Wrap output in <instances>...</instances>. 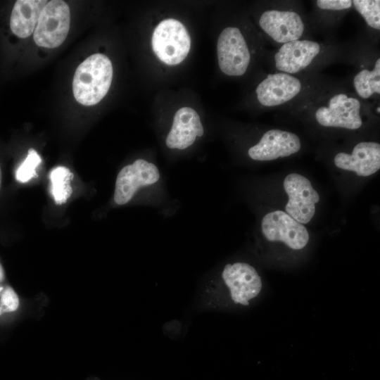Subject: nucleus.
I'll return each instance as SVG.
<instances>
[{
  "instance_id": "nucleus-1",
  "label": "nucleus",
  "mask_w": 380,
  "mask_h": 380,
  "mask_svg": "<svg viewBox=\"0 0 380 380\" xmlns=\"http://www.w3.org/2000/svg\"><path fill=\"white\" fill-rule=\"evenodd\" d=\"M112 79L110 59L101 53L90 56L75 72L72 91L76 101L84 106L98 103L109 90Z\"/></svg>"
},
{
  "instance_id": "nucleus-2",
  "label": "nucleus",
  "mask_w": 380,
  "mask_h": 380,
  "mask_svg": "<svg viewBox=\"0 0 380 380\" xmlns=\"http://www.w3.org/2000/svg\"><path fill=\"white\" fill-rule=\"evenodd\" d=\"M156 56L168 65L180 63L187 56L191 39L184 25L179 20L167 18L155 28L151 39Z\"/></svg>"
},
{
  "instance_id": "nucleus-3",
  "label": "nucleus",
  "mask_w": 380,
  "mask_h": 380,
  "mask_svg": "<svg viewBox=\"0 0 380 380\" xmlns=\"http://www.w3.org/2000/svg\"><path fill=\"white\" fill-rule=\"evenodd\" d=\"M70 23V8L65 1L52 0L47 2L34 31V42L45 48L59 46L68 34Z\"/></svg>"
},
{
  "instance_id": "nucleus-4",
  "label": "nucleus",
  "mask_w": 380,
  "mask_h": 380,
  "mask_svg": "<svg viewBox=\"0 0 380 380\" xmlns=\"http://www.w3.org/2000/svg\"><path fill=\"white\" fill-rule=\"evenodd\" d=\"M217 51L220 70L229 76L243 75L249 65L251 55L240 30L228 27L220 33Z\"/></svg>"
},
{
  "instance_id": "nucleus-5",
  "label": "nucleus",
  "mask_w": 380,
  "mask_h": 380,
  "mask_svg": "<svg viewBox=\"0 0 380 380\" xmlns=\"http://www.w3.org/2000/svg\"><path fill=\"white\" fill-rule=\"evenodd\" d=\"M284 189L289 200L286 213L301 224L308 223L315 213V204L319 201V195L305 177L291 173L284 180Z\"/></svg>"
},
{
  "instance_id": "nucleus-6",
  "label": "nucleus",
  "mask_w": 380,
  "mask_h": 380,
  "mask_svg": "<svg viewBox=\"0 0 380 380\" xmlns=\"http://www.w3.org/2000/svg\"><path fill=\"white\" fill-rule=\"evenodd\" d=\"M160 177L158 167L144 159H138L125 166L116 178L115 203L118 205L126 204L141 188L153 185Z\"/></svg>"
},
{
  "instance_id": "nucleus-7",
  "label": "nucleus",
  "mask_w": 380,
  "mask_h": 380,
  "mask_svg": "<svg viewBox=\"0 0 380 380\" xmlns=\"http://www.w3.org/2000/svg\"><path fill=\"white\" fill-rule=\"evenodd\" d=\"M261 229L268 241L283 242L294 250L303 248L310 239L305 227L282 210L267 213L262 220Z\"/></svg>"
},
{
  "instance_id": "nucleus-8",
  "label": "nucleus",
  "mask_w": 380,
  "mask_h": 380,
  "mask_svg": "<svg viewBox=\"0 0 380 380\" xmlns=\"http://www.w3.org/2000/svg\"><path fill=\"white\" fill-rule=\"evenodd\" d=\"M319 124L324 127L357 129L362 125L360 117V102L344 94L331 97L328 106L319 108L315 113Z\"/></svg>"
},
{
  "instance_id": "nucleus-9",
  "label": "nucleus",
  "mask_w": 380,
  "mask_h": 380,
  "mask_svg": "<svg viewBox=\"0 0 380 380\" xmlns=\"http://www.w3.org/2000/svg\"><path fill=\"white\" fill-rule=\"evenodd\" d=\"M222 277L230 290L232 299L244 305H248V300L256 297L262 289L258 273L246 262L227 264Z\"/></svg>"
},
{
  "instance_id": "nucleus-10",
  "label": "nucleus",
  "mask_w": 380,
  "mask_h": 380,
  "mask_svg": "<svg viewBox=\"0 0 380 380\" xmlns=\"http://www.w3.org/2000/svg\"><path fill=\"white\" fill-rule=\"evenodd\" d=\"M300 148V141L296 134L270 129L263 134L257 144L248 149V154L255 160H272L296 153Z\"/></svg>"
},
{
  "instance_id": "nucleus-11",
  "label": "nucleus",
  "mask_w": 380,
  "mask_h": 380,
  "mask_svg": "<svg viewBox=\"0 0 380 380\" xmlns=\"http://www.w3.org/2000/svg\"><path fill=\"white\" fill-rule=\"evenodd\" d=\"M259 25L274 41L284 44L298 40L304 31L300 15L289 11H266L261 15Z\"/></svg>"
},
{
  "instance_id": "nucleus-12",
  "label": "nucleus",
  "mask_w": 380,
  "mask_h": 380,
  "mask_svg": "<svg viewBox=\"0 0 380 380\" xmlns=\"http://www.w3.org/2000/svg\"><path fill=\"white\" fill-rule=\"evenodd\" d=\"M335 165L342 170L352 171L361 177H368L380 168V145L376 142H360L351 154L341 152L334 159Z\"/></svg>"
},
{
  "instance_id": "nucleus-13",
  "label": "nucleus",
  "mask_w": 380,
  "mask_h": 380,
  "mask_svg": "<svg viewBox=\"0 0 380 380\" xmlns=\"http://www.w3.org/2000/svg\"><path fill=\"white\" fill-rule=\"evenodd\" d=\"M300 80L285 72L268 75L256 88L257 98L265 106H275L287 102L299 94Z\"/></svg>"
},
{
  "instance_id": "nucleus-14",
  "label": "nucleus",
  "mask_w": 380,
  "mask_h": 380,
  "mask_svg": "<svg viewBox=\"0 0 380 380\" xmlns=\"http://www.w3.org/2000/svg\"><path fill=\"white\" fill-rule=\"evenodd\" d=\"M204 130L197 112L189 108H179L175 114L172 127L166 137V146L183 150L191 146Z\"/></svg>"
},
{
  "instance_id": "nucleus-15",
  "label": "nucleus",
  "mask_w": 380,
  "mask_h": 380,
  "mask_svg": "<svg viewBox=\"0 0 380 380\" xmlns=\"http://www.w3.org/2000/svg\"><path fill=\"white\" fill-rule=\"evenodd\" d=\"M320 46L309 40H296L284 44L275 54L276 68L285 73H296L318 55Z\"/></svg>"
},
{
  "instance_id": "nucleus-16",
  "label": "nucleus",
  "mask_w": 380,
  "mask_h": 380,
  "mask_svg": "<svg viewBox=\"0 0 380 380\" xmlns=\"http://www.w3.org/2000/svg\"><path fill=\"white\" fill-rule=\"evenodd\" d=\"M47 2L45 0L16 1L9 20L12 33L22 39L31 35Z\"/></svg>"
},
{
  "instance_id": "nucleus-17",
  "label": "nucleus",
  "mask_w": 380,
  "mask_h": 380,
  "mask_svg": "<svg viewBox=\"0 0 380 380\" xmlns=\"http://www.w3.org/2000/svg\"><path fill=\"white\" fill-rule=\"evenodd\" d=\"M73 175L70 170L63 166L53 168L49 174L51 193L54 201L58 205L65 203L72 194L70 181Z\"/></svg>"
},
{
  "instance_id": "nucleus-18",
  "label": "nucleus",
  "mask_w": 380,
  "mask_h": 380,
  "mask_svg": "<svg viewBox=\"0 0 380 380\" xmlns=\"http://www.w3.org/2000/svg\"><path fill=\"white\" fill-rule=\"evenodd\" d=\"M353 84L358 95L367 99L380 93V59L376 61L373 70H363L354 77Z\"/></svg>"
},
{
  "instance_id": "nucleus-19",
  "label": "nucleus",
  "mask_w": 380,
  "mask_h": 380,
  "mask_svg": "<svg viewBox=\"0 0 380 380\" xmlns=\"http://www.w3.org/2000/svg\"><path fill=\"white\" fill-rule=\"evenodd\" d=\"M352 3L369 26L380 29V1L355 0Z\"/></svg>"
},
{
  "instance_id": "nucleus-20",
  "label": "nucleus",
  "mask_w": 380,
  "mask_h": 380,
  "mask_svg": "<svg viewBox=\"0 0 380 380\" xmlns=\"http://www.w3.org/2000/svg\"><path fill=\"white\" fill-rule=\"evenodd\" d=\"M42 163V159L37 152L33 148L28 151L24 161L15 172V179L21 183H25L37 175L36 169Z\"/></svg>"
},
{
  "instance_id": "nucleus-21",
  "label": "nucleus",
  "mask_w": 380,
  "mask_h": 380,
  "mask_svg": "<svg viewBox=\"0 0 380 380\" xmlns=\"http://www.w3.org/2000/svg\"><path fill=\"white\" fill-rule=\"evenodd\" d=\"M19 306V298L9 286H0V316L15 311Z\"/></svg>"
},
{
  "instance_id": "nucleus-22",
  "label": "nucleus",
  "mask_w": 380,
  "mask_h": 380,
  "mask_svg": "<svg viewBox=\"0 0 380 380\" xmlns=\"http://www.w3.org/2000/svg\"><path fill=\"white\" fill-rule=\"evenodd\" d=\"M317 6L324 10H343L349 8L352 5L350 0H317Z\"/></svg>"
},
{
  "instance_id": "nucleus-23",
  "label": "nucleus",
  "mask_w": 380,
  "mask_h": 380,
  "mask_svg": "<svg viewBox=\"0 0 380 380\" xmlns=\"http://www.w3.org/2000/svg\"><path fill=\"white\" fill-rule=\"evenodd\" d=\"M4 277H5L4 271L2 266L0 264V283L4 281Z\"/></svg>"
},
{
  "instance_id": "nucleus-24",
  "label": "nucleus",
  "mask_w": 380,
  "mask_h": 380,
  "mask_svg": "<svg viewBox=\"0 0 380 380\" xmlns=\"http://www.w3.org/2000/svg\"><path fill=\"white\" fill-rule=\"evenodd\" d=\"M1 170L0 167V190H1Z\"/></svg>"
},
{
  "instance_id": "nucleus-25",
  "label": "nucleus",
  "mask_w": 380,
  "mask_h": 380,
  "mask_svg": "<svg viewBox=\"0 0 380 380\" xmlns=\"http://www.w3.org/2000/svg\"><path fill=\"white\" fill-rule=\"evenodd\" d=\"M376 111H377L378 113H379V108H378L376 109Z\"/></svg>"
}]
</instances>
